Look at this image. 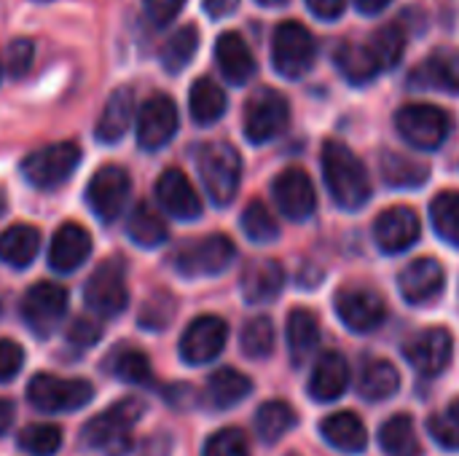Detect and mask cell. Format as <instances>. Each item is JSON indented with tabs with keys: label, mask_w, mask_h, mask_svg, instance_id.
<instances>
[{
	"label": "cell",
	"mask_w": 459,
	"mask_h": 456,
	"mask_svg": "<svg viewBox=\"0 0 459 456\" xmlns=\"http://www.w3.org/2000/svg\"><path fill=\"white\" fill-rule=\"evenodd\" d=\"M91 253V237L78 223H65L56 228L48 245V266L59 274H70L83 266Z\"/></svg>",
	"instance_id": "obj_20"
},
{
	"label": "cell",
	"mask_w": 459,
	"mask_h": 456,
	"mask_svg": "<svg viewBox=\"0 0 459 456\" xmlns=\"http://www.w3.org/2000/svg\"><path fill=\"white\" fill-rule=\"evenodd\" d=\"M156 199L169 218L196 220L202 215V199L180 169L161 172V177L156 180Z\"/></svg>",
	"instance_id": "obj_19"
},
{
	"label": "cell",
	"mask_w": 459,
	"mask_h": 456,
	"mask_svg": "<svg viewBox=\"0 0 459 456\" xmlns=\"http://www.w3.org/2000/svg\"><path fill=\"white\" fill-rule=\"evenodd\" d=\"M215 62L223 78L234 86H245L255 73V59L250 46L239 32H223L215 43Z\"/></svg>",
	"instance_id": "obj_24"
},
{
	"label": "cell",
	"mask_w": 459,
	"mask_h": 456,
	"mask_svg": "<svg viewBox=\"0 0 459 456\" xmlns=\"http://www.w3.org/2000/svg\"><path fill=\"white\" fill-rule=\"evenodd\" d=\"M242 231L255 245H269L280 237V226L264 202H250L242 212Z\"/></svg>",
	"instance_id": "obj_42"
},
{
	"label": "cell",
	"mask_w": 459,
	"mask_h": 456,
	"mask_svg": "<svg viewBox=\"0 0 459 456\" xmlns=\"http://www.w3.org/2000/svg\"><path fill=\"white\" fill-rule=\"evenodd\" d=\"M395 126L401 137L414 145L417 151H436L446 142L452 134V118L444 108L417 102V105H403L395 113Z\"/></svg>",
	"instance_id": "obj_6"
},
{
	"label": "cell",
	"mask_w": 459,
	"mask_h": 456,
	"mask_svg": "<svg viewBox=\"0 0 459 456\" xmlns=\"http://www.w3.org/2000/svg\"><path fill=\"white\" fill-rule=\"evenodd\" d=\"M19 446L32 456H54L62 446V430L54 425H30L19 433Z\"/></svg>",
	"instance_id": "obj_44"
},
{
	"label": "cell",
	"mask_w": 459,
	"mask_h": 456,
	"mask_svg": "<svg viewBox=\"0 0 459 456\" xmlns=\"http://www.w3.org/2000/svg\"><path fill=\"white\" fill-rule=\"evenodd\" d=\"M433 228L441 239L459 247V191H444L430 202Z\"/></svg>",
	"instance_id": "obj_40"
},
{
	"label": "cell",
	"mask_w": 459,
	"mask_h": 456,
	"mask_svg": "<svg viewBox=\"0 0 459 456\" xmlns=\"http://www.w3.org/2000/svg\"><path fill=\"white\" fill-rule=\"evenodd\" d=\"M285 288V271L272 258H253L242 271V296L247 304H269Z\"/></svg>",
	"instance_id": "obj_23"
},
{
	"label": "cell",
	"mask_w": 459,
	"mask_h": 456,
	"mask_svg": "<svg viewBox=\"0 0 459 456\" xmlns=\"http://www.w3.org/2000/svg\"><path fill=\"white\" fill-rule=\"evenodd\" d=\"M368 46L374 48L382 70H390L395 67L401 59H403V51H406V32L401 24L390 22L385 27H379L371 38H368Z\"/></svg>",
	"instance_id": "obj_41"
},
{
	"label": "cell",
	"mask_w": 459,
	"mask_h": 456,
	"mask_svg": "<svg viewBox=\"0 0 459 456\" xmlns=\"http://www.w3.org/2000/svg\"><path fill=\"white\" fill-rule=\"evenodd\" d=\"M94 398V387L83 379H59L38 374L27 384V400L43 414H70L83 409Z\"/></svg>",
	"instance_id": "obj_7"
},
{
	"label": "cell",
	"mask_w": 459,
	"mask_h": 456,
	"mask_svg": "<svg viewBox=\"0 0 459 456\" xmlns=\"http://www.w3.org/2000/svg\"><path fill=\"white\" fill-rule=\"evenodd\" d=\"M105 371H108L110 376H116L118 382H126V384H148V382L153 379L151 360H148L140 349H132V347L116 349V352L108 357Z\"/></svg>",
	"instance_id": "obj_38"
},
{
	"label": "cell",
	"mask_w": 459,
	"mask_h": 456,
	"mask_svg": "<svg viewBox=\"0 0 459 456\" xmlns=\"http://www.w3.org/2000/svg\"><path fill=\"white\" fill-rule=\"evenodd\" d=\"M226 339L229 325L215 314H202L180 336V357L188 366H207L223 352Z\"/></svg>",
	"instance_id": "obj_14"
},
{
	"label": "cell",
	"mask_w": 459,
	"mask_h": 456,
	"mask_svg": "<svg viewBox=\"0 0 459 456\" xmlns=\"http://www.w3.org/2000/svg\"><path fill=\"white\" fill-rule=\"evenodd\" d=\"M24 366V352L16 341L0 339V382H11Z\"/></svg>",
	"instance_id": "obj_47"
},
{
	"label": "cell",
	"mask_w": 459,
	"mask_h": 456,
	"mask_svg": "<svg viewBox=\"0 0 459 456\" xmlns=\"http://www.w3.org/2000/svg\"><path fill=\"white\" fill-rule=\"evenodd\" d=\"M67 341L75 349H89V347H94L100 341V325L86 320V317H78L67 331Z\"/></svg>",
	"instance_id": "obj_48"
},
{
	"label": "cell",
	"mask_w": 459,
	"mask_h": 456,
	"mask_svg": "<svg viewBox=\"0 0 459 456\" xmlns=\"http://www.w3.org/2000/svg\"><path fill=\"white\" fill-rule=\"evenodd\" d=\"M239 5V0H204V11L212 16V19H223L229 13H234Z\"/></svg>",
	"instance_id": "obj_52"
},
{
	"label": "cell",
	"mask_w": 459,
	"mask_h": 456,
	"mask_svg": "<svg viewBox=\"0 0 459 456\" xmlns=\"http://www.w3.org/2000/svg\"><path fill=\"white\" fill-rule=\"evenodd\" d=\"M202 456H250V446L242 430H221L215 433L207 443H204V454Z\"/></svg>",
	"instance_id": "obj_46"
},
{
	"label": "cell",
	"mask_w": 459,
	"mask_h": 456,
	"mask_svg": "<svg viewBox=\"0 0 459 456\" xmlns=\"http://www.w3.org/2000/svg\"><path fill=\"white\" fill-rule=\"evenodd\" d=\"M83 301L100 317H118L126 309L129 290H126L124 266L118 258L97 266V271L89 277V282L83 288Z\"/></svg>",
	"instance_id": "obj_12"
},
{
	"label": "cell",
	"mask_w": 459,
	"mask_h": 456,
	"mask_svg": "<svg viewBox=\"0 0 459 456\" xmlns=\"http://www.w3.org/2000/svg\"><path fill=\"white\" fill-rule=\"evenodd\" d=\"M307 8L317 16V19H339L347 8V0H307Z\"/></svg>",
	"instance_id": "obj_51"
},
{
	"label": "cell",
	"mask_w": 459,
	"mask_h": 456,
	"mask_svg": "<svg viewBox=\"0 0 459 456\" xmlns=\"http://www.w3.org/2000/svg\"><path fill=\"white\" fill-rule=\"evenodd\" d=\"M32 54H35V48H32V43L27 38L13 40L8 46V70H11V75H24L27 67L32 65Z\"/></svg>",
	"instance_id": "obj_50"
},
{
	"label": "cell",
	"mask_w": 459,
	"mask_h": 456,
	"mask_svg": "<svg viewBox=\"0 0 459 456\" xmlns=\"http://www.w3.org/2000/svg\"><path fill=\"white\" fill-rule=\"evenodd\" d=\"M196 48H199V30H196L194 24L180 27V30L172 32L169 40L161 46V54H159L161 67H164L167 73H180V70L194 59Z\"/></svg>",
	"instance_id": "obj_39"
},
{
	"label": "cell",
	"mask_w": 459,
	"mask_h": 456,
	"mask_svg": "<svg viewBox=\"0 0 459 456\" xmlns=\"http://www.w3.org/2000/svg\"><path fill=\"white\" fill-rule=\"evenodd\" d=\"M5 212V199H3V194H0V215Z\"/></svg>",
	"instance_id": "obj_56"
},
{
	"label": "cell",
	"mask_w": 459,
	"mask_h": 456,
	"mask_svg": "<svg viewBox=\"0 0 459 456\" xmlns=\"http://www.w3.org/2000/svg\"><path fill=\"white\" fill-rule=\"evenodd\" d=\"M401 390V376L387 360H366L358 376V392L368 403H382Z\"/></svg>",
	"instance_id": "obj_30"
},
{
	"label": "cell",
	"mask_w": 459,
	"mask_h": 456,
	"mask_svg": "<svg viewBox=\"0 0 459 456\" xmlns=\"http://www.w3.org/2000/svg\"><path fill=\"white\" fill-rule=\"evenodd\" d=\"M40 250V234L38 228L27 223L8 226L0 234V261L11 269H27Z\"/></svg>",
	"instance_id": "obj_29"
},
{
	"label": "cell",
	"mask_w": 459,
	"mask_h": 456,
	"mask_svg": "<svg viewBox=\"0 0 459 456\" xmlns=\"http://www.w3.org/2000/svg\"><path fill=\"white\" fill-rule=\"evenodd\" d=\"M355 3V8L360 11V13H379L382 8H387L390 5V0H352Z\"/></svg>",
	"instance_id": "obj_53"
},
{
	"label": "cell",
	"mask_w": 459,
	"mask_h": 456,
	"mask_svg": "<svg viewBox=\"0 0 459 456\" xmlns=\"http://www.w3.org/2000/svg\"><path fill=\"white\" fill-rule=\"evenodd\" d=\"M258 5H266V8H280V5H285L288 0H255Z\"/></svg>",
	"instance_id": "obj_55"
},
{
	"label": "cell",
	"mask_w": 459,
	"mask_h": 456,
	"mask_svg": "<svg viewBox=\"0 0 459 456\" xmlns=\"http://www.w3.org/2000/svg\"><path fill=\"white\" fill-rule=\"evenodd\" d=\"M444 282H446V271H444V266L436 258H417L398 277L401 296L409 304H428V301H433L444 290Z\"/></svg>",
	"instance_id": "obj_21"
},
{
	"label": "cell",
	"mask_w": 459,
	"mask_h": 456,
	"mask_svg": "<svg viewBox=\"0 0 459 456\" xmlns=\"http://www.w3.org/2000/svg\"><path fill=\"white\" fill-rule=\"evenodd\" d=\"M320 344V323L307 309H293L288 317V349L296 366H304Z\"/></svg>",
	"instance_id": "obj_31"
},
{
	"label": "cell",
	"mask_w": 459,
	"mask_h": 456,
	"mask_svg": "<svg viewBox=\"0 0 459 456\" xmlns=\"http://www.w3.org/2000/svg\"><path fill=\"white\" fill-rule=\"evenodd\" d=\"M299 422V414L285 400H269L255 411V433L264 443H277Z\"/></svg>",
	"instance_id": "obj_35"
},
{
	"label": "cell",
	"mask_w": 459,
	"mask_h": 456,
	"mask_svg": "<svg viewBox=\"0 0 459 456\" xmlns=\"http://www.w3.org/2000/svg\"><path fill=\"white\" fill-rule=\"evenodd\" d=\"M272 196L288 220H307L317 207L315 185L301 167L282 169L272 183Z\"/></svg>",
	"instance_id": "obj_17"
},
{
	"label": "cell",
	"mask_w": 459,
	"mask_h": 456,
	"mask_svg": "<svg viewBox=\"0 0 459 456\" xmlns=\"http://www.w3.org/2000/svg\"><path fill=\"white\" fill-rule=\"evenodd\" d=\"M333 59H336L339 73L350 83H355V86H366V83H371L382 73V65H379L374 48L368 46V40L366 43L342 40L339 48H336V54H333Z\"/></svg>",
	"instance_id": "obj_27"
},
{
	"label": "cell",
	"mask_w": 459,
	"mask_h": 456,
	"mask_svg": "<svg viewBox=\"0 0 459 456\" xmlns=\"http://www.w3.org/2000/svg\"><path fill=\"white\" fill-rule=\"evenodd\" d=\"M323 175H325V185L331 191V199L342 207V210H360L368 196H371V177L366 164L358 159V153H352V148H347L339 140H328L323 145Z\"/></svg>",
	"instance_id": "obj_1"
},
{
	"label": "cell",
	"mask_w": 459,
	"mask_h": 456,
	"mask_svg": "<svg viewBox=\"0 0 459 456\" xmlns=\"http://www.w3.org/2000/svg\"><path fill=\"white\" fill-rule=\"evenodd\" d=\"M183 5H186V0H143L145 16H148L156 27L169 24V22L180 13Z\"/></svg>",
	"instance_id": "obj_49"
},
{
	"label": "cell",
	"mask_w": 459,
	"mask_h": 456,
	"mask_svg": "<svg viewBox=\"0 0 459 456\" xmlns=\"http://www.w3.org/2000/svg\"><path fill=\"white\" fill-rule=\"evenodd\" d=\"M420 218L409 207H390L374 223V239L382 253H406L420 239Z\"/></svg>",
	"instance_id": "obj_18"
},
{
	"label": "cell",
	"mask_w": 459,
	"mask_h": 456,
	"mask_svg": "<svg viewBox=\"0 0 459 456\" xmlns=\"http://www.w3.org/2000/svg\"><path fill=\"white\" fill-rule=\"evenodd\" d=\"M234 255H237V247L229 237L210 234V237H199V239L180 245L172 258V266L180 277H188V280L215 277L231 266Z\"/></svg>",
	"instance_id": "obj_4"
},
{
	"label": "cell",
	"mask_w": 459,
	"mask_h": 456,
	"mask_svg": "<svg viewBox=\"0 0 459 456\" xmlns=\"http://www.w3.org/2000/svg\"><path fill=\"white\" fill-rule=\"evenodd\" d=\"M132 116H134V94H132V89L118 86L108 97V102H105V108H102V113L97 118V129H94L97 140L108 142V145L118 142L126 134V129L132 124Z\"/></svg>",
	"instance_id": "obj_28"
},
{
	"label": "cell",
	"mask_w": 459,
	"mask_h": 456,
	"mask_svg": "<svg viewBox=\"0 0 459 456\" xmlns=\"http://www.w3.org/2000/svg\"><path fill=\"white\" fill-rule=\"evenodd\" d=\"M350 387V363L339 352H325L317 357L309 379V395L317 403H333L339 400Z\"/></svg>",
	"instance_id": "obj_22"
},
{
	"label": "cell",
	"mask_w": 459,
	"mask_h": 456,
	"mask_svg": "<svg viewBox=\"0 0 459 456\" xmlns=\"http://www.w3.org/2000/svg\"><path fill=\"white\" fill-rule=\"evenodd\" d=\"M126 234L137 247H161L169 239L167 223L148 207V204H137L129 218H126Z\"/></svg>",
	"instance_id": "obj_36"
},
{
	"label": "cell",
	"mask_w": 459,
	"mask_h": 456,
	"mask_svg": "<svg viewBox=\"0 0 459 456\" xmlns=\"http://www.w3.org/2000/svg\"><path fill=\"white\" fill-rule=\"evenodd\" d=\"M403 355L420 376L433 379L449 368L455 355V339L446 328H428L417 333L411 341H406Z\"/></svg>",
	"instance_id": "obj_13"
},
{
	"label": "cell",
	"mask_w": 459,
	"mask_h": 456,
	"mask_svg": "<svg viewBox=\"0 0 459 456\" xmlns=\"http://www.w3.org/2000/svg\"><path fill=\"white\" fill-rule=\"evenodd\" d=\"M239 347L250 360H264L274 352V325L269 317H253L239 336Z\"/></svg>",
	"instance_id": "obj_43"
},
{
	"label": "cell",
	"mask_w": 459,
	"mask_h": 456,
	"mask_svg": "<svg viewBox=\"0 0 459 456\" xmlns=\"http://www.w3.org/2000/svg\"><path fill=\"white\" fill-rule=\"evenodd\" d=\"M336 314L352 333H371L385 323L387 306L385 298L368 288H344L336 293Z\"/></svg>",
	"instance_id": "obj_15"
},
{
	"label": "cell",
	"mask_w": 459,
	"mask_h": 456,
	"mask_svg": "<svg viewBox=\"0 0 459 456\" xmlns=\"http://www.w3.org/2000/svg\"><path fill=\"white\" fill-rule=\"evenodd\" d=\"M178 132V108L167 94H153L137 113V145L143 151L164 148Z\"/></svg>",
	"instance_id": "obj_16"
},
{
	"label": "cell",
	"mask_w": 459,
	"mask_h": 456,
	"mask_svg": "<svg viewBox=\"0 0 459 456\" xmlns=\"http://www.w3.org/2000/svg\"><path fill=\"white\" fill-rule=\"evenodd\" d=\"M129 194H132V180H129L126 169L108 164L91 175V180L86 185V204L97 215V220L113 223L116 218H121V212L129 202Z\"/></svg>",
	"instance_id": "obj_11"
},
{
	"label": "cell",
	"mask_w": 459,
	"mask_h": 456,
	"mask_svg": "<svg viewBox=\"0 0 459 456\" xmlns=\"http://www.w3.org/2000/svg\"><path fill=\"white\" fill-rule=\"evenodd\" d=\"M196 169L202 177V185L212 204L226 207L237 191L242 177V159L234 145L229 142H207L196 153Z\"/></svg>",
	"instance_id": "obj_3"
},
{
	"label": "cell",
	"mask_w": 459,
	"mask_h": 456,
	"mask_svg": "<svg viewBox=\"0 0 459 456\" xmlns=\"http://www.w3.org/2000/svg\"><path fill=\"white\" fill-rule=\"evenodd\" d=\"M226 105H229L226 91L215 81H210V78L194 81L191 94H188V108H191V118L196 124L210 126V124L221 121L226 113Z\"/></svg>",
	"instance_id": "obj_33"
},
{
	"label": "cell",
	"mask_w": 459,
	"mask_h": 456,
	"mask_svg": "<svg viewBox=\"0 0 459 456\" xmlns=\"http://www.w3.org/2000/svg\"><path fill=\"white\" fill-rule=\"evenodd\" d=\"M67 314V290L56 282H38L22 298V320L24 325L46 339L51 336Z\"/></svg>",
	"instance_id": "obj_10"
},
{
	"label": "cell",
	"mask_w": 459,
	"mask_h": 456,
	"mask_svg": "<svg viewBox=\"0 0 459 456\" xmlns=\"http://www.w3.org/2000/svg\"><path fill=\"white\" fill-rule=\"evenodd\" d=\"M379 446L385 456H420L422 446L414 430V422L409 414H395L390 417L382 430H379Z\"/></svg>",
	"instance_id": "obj_34"
},
{
	"label": "cell",
	"mask_w": 459,
	"mask_h": 456,
	"mask_svg": "<svg viewBox=\"0 0 459 456\" xmlns=\"http://www.w3.org/2000/svg\"><path fill=\"white\" fill-rule=\"evenodd\" d=\"M409 83L417 89H441V91L459 94V54H455V51L430 54L409 75Z\"/></svg>",
	"instance_id": "obj_26"
},
{
	"label": "cell",
	"mask_w": 459,
	"mask_h": 456,
	"mask_svg": "<svg viewBox=\"0 0 459 456\" xmlns=\"http://www.w3.org/2000/svg\"><path fill=\"white\" fill-rule=\"evenodd\" d=\"M78 164H81V148L75 142H54L24 156L19 169L32 188L51 191L67 183L70 175L78 169Z\"/></svg>",
	"instance_id": "obj_5"
},
{
	"label": "cell",
	"mask_w": 459,
	"mask_h": 456,
	"mask_svg": "<svg viewBox=\"0 0 459 456\" xmlns=\"http://www.w3.org/2000/svg\"><path fill=\"white\" fill-rule=\"evenodd\" d=\"M320 435L342 454H363L368 449V430L352 411L331 414L320 422Z\"/></svg>",
	"instance_id": "obj_25"
},
{
	"label": "cell",
	"mask_w": 459,
	"mask_h": 456,
	"mask_svg": "<svg viewBox=\"0 0 459 456\" xmlns=\"http://www.w3.org/2000/svg\"><path fill=\"white\" fill-rule=\"evenodd\" d=\"M245 134L250 142L255 145H264L269 140H274L277 134L285 132V126L290 124V105L288 99L272 89V86H264V89H255L245 105Z\"/></svg>",
	"instance_id": "obj_9"
},
{
	"label": "cell",
	"mask_w": 459,
	"mask_h": 456,
	"mask_svg": "<svg viewBox=\"0 0 459 456\" xmlns=\"http://www.w3.org/2000/svg\"><path fill=\"white\" fill-rule=\"evenodd\" d=\"M250 392H253V382L237 368H221L207 379V398L221 411L239 406Z\"/></svg>",
	"instance_id": "obj_32"
},
{
	"label": "cell",
	"mask_w": 459,
	"mask_h": 456,
	"mask_svg": "<svg viewBox=\"0 0 459 456\" xmlns=\"http://www.w3.org/2000/svg\"><path fill=\"white\" fill-rule=\"evenodd\" d=\"M11 422H13V406L11 400L0 398V435L11 427Z\"/></svg>",
	"instance_id": "obj_54"
},
{
	"label": "cell",
	"mask_w": 459,
	"mask_h": 456,
	"mask_svg": "<svg viewBox=\"0 0 459 456\" xmlns=\"http://www.w3.org/2000/svg\"><path fill=\"white\" fill-rule=\"evenodd\" d=\"M143 403L137 398H124L108 411L97 414L81 433L83 443L105 456H124L132 449V430L143 414Z\"/></svg>",
	"instance_id": "obj_2"
},
{
	"label": "cell",
	"mask_w": 459,
	"mask_h": 456,
	"mask_svg": "<svg viewBox=\"0 0 459 456\" xmlns=\"http://www.w3.org/2000/svg\"><path fill=\"white\" fill-rule=\"evenodd\" d=\"M317 56V40L301 22H280L272 35V65L285 78H301Z\"/></svg>",
	"instance_id": "obj_8"
},
{
	"label": "cell",
	"mask_w": 459,
	"mask_h": 456,
	"mask_svg": "<svg viewBox=\"0 0 459 456\" xmlns=\"http://www.w3.org/2000/svg\"><path fill=\"white\" fill-rule=\"evenodd\" d=\"M428 164L417 156L406 153H385L382 156V177L387 185L395 188H417L428 180Z\"/></svg>",
	"instance_id": "obj_37"
},
{
	"label": "cell",
	"mask_w": 459,
	"mask_h": 456,
	"mask_svg": "<svg viewBox=\"0 0 459 456\" xmlns=\"http://www.w3.org/2000/svg\"><path fill=\"white\" fill-rule=\"evenodd\" d=\"M428 433L446 452H459V400L428 419Z\"/></svg>",
	"instance_id": "obj_45"
}]
</instances>
